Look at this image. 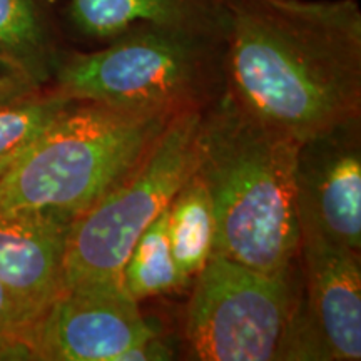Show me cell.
Instances as JSON below:
<instances>
[{"label": "cell", "instance_id": "8fae6325", "mask_svg": "<svg viewBox=\"0 0 361 361\" xmlns=\"http://www.w3.org/2000/svg\"><path fill=\"white\" fill-rule=\"evenodd\" d=\"M69 11L80 32L96 40H111L144 24L223 35L218 0H71Z\"/></svg>", "mask_w": 361, "mask_h": 361}, {"label": "cell", "instance_id": "5bb4252c", "mask_svg": "<svg viewBox=\"0 0 361 361\" xmlns=\"http://www.w3.org/2000/svg\"><path fill=\"white\" fill-rule=\"evenodd\" d=\"M179 273L168 238V207L137 239L123 269L124 291L141 303L147 298L189 286Z\"/></svg>", "mask_w": 361, "mask_h": 361}, {"label": "cell", "instance_id": "9c48e42d", "mask_svg": "<svg viewBox=\"0 0 361 361\" xmlns=\"http://www.w3.org/2000/svg\"><path fill=\"white\" fill-rule=\"evenodd\" d=\"M295 200L298 224L361 250V117L300 142Z\"/></svg>", "mask_w": 361, "mask_h": 361}, {"label": "cell", "instance_id": "2e32d148", "mask_svg": "<svg viewBox=\"0 0 361 361\" xmlns=\"http://www.w3.org/2000/svg\"><path fill=\"white\" fill-rule=\"evenodd\" d=\"M32 324V319L0 284V360H27V340Z\"/></svg>", "mask_w": 361, "mask_h": 361}, {"label": "cell", "instance_id": "7c38bea8", "mask_svg": "<svg viewBox=\"0 0 361 361\" xmlns=\"http://www.w3.org/2000/svg\"><path fill=\"white\" fill-rule=\"evenodd\" d=\"M168 238L179 273L192 283L211 258L214 243L213 206L204 183L194 171L168 206Z\"/></svg>", "mask_w": 361, "mask_h": 361}, {"label": "cell", "instance_id": "e0dca14e", "mask_svg": "<svg viewBox=\"0 0 361 361\" xmlns=\"http://www.w3.org/2000/svg\"><path fill=\"white\" fill-rule=\"evenodd\" d=\"M44 87L20 62L0 54V106L32 96Z\"/></svg>", "mask_w": 361, "mask_h": 361}, {"label": "cell", "instance_id": "ac0fdd59", "mask_svg": "<svg viewBox=\"0 0 361 361\" xmlns=\"http://www.w3.org/2000/svg\"><path fill=\"white\" fill-rule=\"evenodd\" d=\"M17 157L19 156H13V157H6V159H0V176H2L4 173H6V171L11 168L12 166V162L17 159Z\"/></svg>", "mask_w": 361, "mask_h": 361}, {"label": "cell", "instance_id": "9a60e30c", "mask_svg": "<svg viewBox=\"0 0 361 361\" xmlns=\"http://www.w3.org/2000/svg\"><path fill=\"white\" fill-rule=\"evenodd\" d=\"M74 102L78 101L57 89L44 87L32 96L0 106V159L19 156Z\"/></svg>", "mask_w": 361, "mask_h": 361}, {"label": "cell", "instance_id": "7a4b0ae2", "mask_svg": "<svg viewBox=\"0 0 361 361\" xmlns=\"http://www.w3.org/2000/svg\"><path fill=\"white\" fill-rule=\"evenodd\" d=\"M298 146L295 139L246 116L226 92L202 111L194 173L213 206L211 255L263 273L295 266L300 251Z\"/></svg>", "mask_w": 361, "mask_h": 361}, {"label": "cell", "instance_id": "277c9868", "mask_svg": "<svg viewBox=\"0 0 361 361\" xmlns=\"http://www.w3.org/2000/svg\"><path fill=\"white\" fill-rule=\"evenodd\" d=\"M221 34L144 24L92 52L59 56L54 89L134 109H204L224 92Z\"/></svg>", "mask_w": 361, "mask_h": 361}, {"label": "cell", "instance_id": "6da1fadb", "mask_svg": "<svg viewBox=\"0 0 361 361\" xmlns=\"http://www.w3.org/2000/svg\"><path fill=\"white\" fill-rule=\"evenodd\" d=\"M224 92L274 133L305 139L361 117L356 0H218Z\"/></svg>", "mask_w": 361, "mask_h": 361}, {"label": "cell", "instance_id": "5b68a950", "mask_svg": "<svg viewBox=\"0 0 361 361\" xmlns=\"http://www.w3.org/2000/svg\"><path fill=\"white\" fill-rule=\"evenodd\" d=\"M204 109L176 116L141 162L74 218L66 239L64 290H124L123 269L134 245L194 171Z\"/></svg>", "mask_w": 361, "mask_h": 361}, {"label": "cell", "instance_id": "8992f818", "mask_svg": "<svg viewBox=\"0 0 361 361\" xmlns=\"http://www.w3.org/2000/svg\"><path fill=\"white\" fill-rule=\"evenodd\" d=\"M184 345L200 361H293L301 278L211 255L192 279Z\"/></svg>", "mask_w": 361, "mask_h": 361}, {"label": "cell", "instance_id": "ba28073f", "mask_svg": "<svg viewBox=\"0 0 361 361\" xmlns=\"http://www.w3.org/2000/svg\"><path fill=\"white\" fill-rule=\"evenodd\" d=\"M157 335L124 290H62L30 329L27 360L121 361Z\"/></svg>", "mask_w": 361, "mask_h": 361}, {"label": "cell", "instance_id": "30bf717a", "mask_svg": "<svg viewBox=\"0 0 361 361\" xmlns=\"http://www.w3.org/2000/svg\"><path fill=\"white\" fill-rule=\"evenodd\" d=\"M71 223L49 211L0 207V284L32 323L64 290Z\"/></svg>", "mask_w": 361, "mask_h": 361}, {"label": "cell", "instance_id": "3957f363", "mask_svg": "<svg viewBox=\"0 0 361 361\" xmlns=\"http://www.w3.org/2000/svg\"><path fill=\"white\" fill-rule=\"evenodd\" d=\"M178 114L74 102L0 176V207L74 221L141 162Z\"/></svg>", "mask_w": 361, "mask_h": 361}, {"label": "cell", "instance_id": "52a82bcc", "mask_svg": "<svg viewBox=\"0 0 361 361\" xmlns=\"http://www.w3.org/2000/svg\"><path fill=\"white\" fill-rule=\"evenodd\" d=\"M300 228L301 306L293 360H361L360 251Z\"/></svg>", "mask_w": 361, "mask_h": 361}, {"label": "cell", "instance_id": "4fadbf2b", "mask_svg": "<svg viewBox=\"0 0 361 361\" xmlns=\"http://www.w3.org/2000/svg\"><path fill=\"white\" fill-rule=\"evenodd\" d=\"M0 54L20 62L42 85L52 79L59 54L39 0H0Z\"/></svg>", "mask_w": 361, "mask_h": 361}]
</instances>
